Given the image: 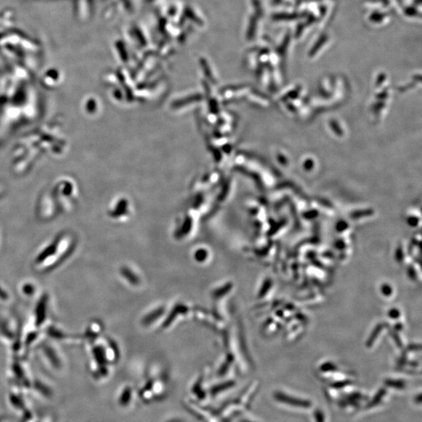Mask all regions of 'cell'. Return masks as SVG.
<instances>
[{
    "instance_id": "1",
    "label": "cell",
    "mask_w": 422,
    "mask_h": 422,
    "mask_svg": "<svg viewBox=\"0 0 422 422\" xmlns=\"http://www.w3.org/2000/svg\"><path fill=\"white\" fill-rule=\"evenodd\" d=\"M278 399L281 400L280 401L283 402V403H286V404H295V405L297 406H301L302 407H306L307 406L310 405V403L309 402H305L303 401V400H296V399H294V398L290 397V396H282V395H278Z\"/></svg>"
}]
</instances>
